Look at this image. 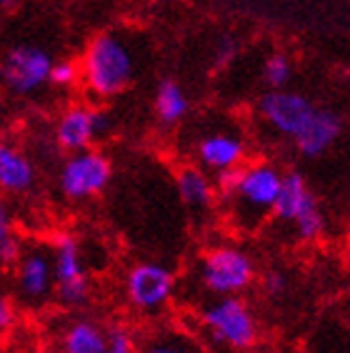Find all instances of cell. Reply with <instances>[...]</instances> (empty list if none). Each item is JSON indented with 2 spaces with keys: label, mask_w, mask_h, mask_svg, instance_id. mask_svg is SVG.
<instances>
[{
  "label": "cell",
  "mask_w": 350,
  "mask_h": 353,
  "mask_svg": "<svg viewBox=\"0 0 350 353\" xmlns=\"http://www.w3.org/2000/svg\"><path fill=\"white\" fill-rule=\"evenodd\" d=\"M135 58L128 43L115 33H101L85 48L81 78L98 98H113L133 83Z\"/></svg>",
  "instance_id": "cell-1"
},
{
  "label": "cell",
  "mask_w": 350,
  "mask_h": 353,
  "mask_svg": "<svg viewBox=\"0 0 350 353\" xmlns=\"http://www.w3.org/2000/svg\"><path fill=\"white\" fill-rule=\"evenodd\" d=\"M280 181H283V173L265 161L243 165L236 188L228 196V201H233L236 221L243 228H253L273 213Z\"/></svg>",
  "instance_id": "cell-2"
},
{
  "label": "cell",
  "mask_w": 350,
  "mask_h": 353,
  "mask_svg": "<svg viewBox=\"0 0 350 353\" xmlns=\"http://www.w3.org/2000/svg\"><path fill=\"white\" fill-rule=\"evenodd\" d=\"M256 281V263L248 253L233 245H220L203 256L200 283L213 296H238Z\"/></svg>",
  "instance_id": "cell-3"
},
{
  "label": "cell",
  "mask_w": 350,
  "mask_h": 353,
  "mask_svg": "<svg viewBox=\"0 0 350 353\" xmlns=\"http://www.w3.org/2000/svg\"><path fill=\"white\" fill-rule=\"evenodd\" d=\"M203 326L213 341L236 351H248L258 341V323L253 311L238 296H225L203 311Z\"/></svg>",
  "instance_id": "cell-4"
},
{
  "label": "cell",
  "mask_w": 350,
  "mask_h": 353,
  "mask_svg": "<svg viewBox=\"0 0 350 353\" xmlns=\"http://www.w3.org/2000/svg\"><path fill=\"white\" fill-rule=\"evenodd\" d=\"M53 55L38 46H15L0 58V83L8 93L30 95L48 83Z\"/></svg>",
  "instance_id": "cell-5"
},
{
  "label": "cell",
  "mask_w": 350,
  "mask_h": 353,
  "mask_svg": "<svg viewBox=\"0 0 350 353\" xmlns=\"http://www.w3.org/2000/svg\"><path fill=\"white\" fill-rule=\"evenodd\" d=\"M113 176L108 156L95 148L70 153L61 168V190L70 201H85L105 190Z\"/></svg>",
  "instance_id": "cell-6"
},
{
  "label": "cell",
  "mask_w": 350,
  "mask_h": 353,
  "mask_svg": "<svg viewBox=\"0 0 350 353\" xmlns=\"http://www.w3.org/2000/svg\"><path fill=\"white\" fill-rule=\"evenodd\" d=\"M53 281L58 299L65 306H83L90 296V281L83 268L81 245L73 236H61L53 248Z\"/></svg>",
  "instance_id": "cell-7"
},
{
  "label": "cell",
  "mask_w": 350,
  "mask_h": 353,
  "mask_svg": "<svg viewBox=\"0 0 350 353\" xmlns=\"http://www.w3.org/2000/svg\"><path fill=\"white\" fill-rule=\"evenodd\" d=\"M15 285L28 306H41L53 293V251L48 245H23L15 263Z\"/></svg>",
  "instance_id": "cell-8"
},
{
  "label": "cell",
  "mask_w": 350,
  "mask_h": 353,
  "mask_svg": "<svg viewBox=\"0 0 350 353\" xmlns=\"http://www.w3.org/2000/svg\"><path fill=\"white\" fill-rule=\"evenodd\" d=\"M260 118L268 123L270 128L276 130L278 136L296 138L303 125L310 121L316 105L305 98V95L296 93V90L280 88V90H268L258 103Z\"/></svg>",
  "instance_id": "cell-9"
},
{
  "label": "cell",
  "mask_w": 350,
  "mask_h": 353,
  "mask_svg": "<svg viewBox=\"0 0 350 353\" xmlns=\"http://www.w3.org/2000/svg\"><path fill=\"white\" fill-rule=\"evenodd\" d=\"M125 291L138 311H158L173 299L175 276L161 263H138L125 279Z\"/></svg>",
  "instance_id": "cell-10"
},
{
  "label": "cell",
  "mask_w": 350,
  "mask_h": 353,
  "mask_svg": "<svg viewBox=\"0 0 350 353\" xmlns=\"http://www.w3.org/2000/svg\"><path fill=\"white\" fill-rule=\"evenodd\" d=\"M108 130V116L88 105L68 108L55 123V143L68 153L93 148V143Z\"/></svg>",
  "instance_id": "cell-11"
},
{
  "label": "cell",
  "mask_w": 350,
  "mask_h": 353,
  "mask_svg": "<svg viewBox=\"0 0 350 353\" xmlns=\"http://www.w3.org/2000/svg\"><path fill=\"white\" fill-rule=\"evenodd\" d=\"M340 133H343V118L338 116L336 110L316 108L310 121L305 123L303 130L293 141H296V148L300 156L318 158L336 145Z\"/></svg>",
  "instance_id": "cell-12"
},
{
  "label": "cell",
  "mask_w": 350,
  "mask_h": 353,
  "mask_svg": "<svg viewBox=\"0 0 350 353\" xmlns=\"http://www.w3.org/2000/svg\"><path fill=\"white\" fill-rule=\"evenodd\" d=\"M198 161L216 173L225 168H238L245 163V143L233 133L205 136L198 143Z\"/></svg>",
  "instance_id": "cell-13"
},
{
  "label": "cell",
  "mask_w": 350,
  "mask_h": 353,
  "mask_svg": "<svg viewBox=\"0 0 350 353\" xmlns=\"http://www.w3.org/2000/svg\"><path fill=\"white\" fill-rule=\"evenodd\" d=\"M35 165L33 161L15 148L13 143L0 141V190L6 193H28L35 185Z\"/></svg>",
  "instance_id": "cell-14"
},
{
  "label": "cell",
  "mask_w": 350,
  "mask_h": 353,
  "mask_svg": "<svg viewBox=\"0 0 350 353\" xmlns=\"http://www.w3.org/2000/svg\"><path fill=\"white\" fill-rule=\"evenodd\" d=\"M316 205H318V198L313 196V190L305 183V178L300 176L298 170L283 173V181H280V190H278L273 213H276L280 221L293 223L298 216H303L305 211L316 208Z\"/></svg>",
  "instance_id": "cell-15"
},
{
  "label": "cell",
  "mask_w": 350,
  "mask_h": 353,
  "mask_svg": "<svg viewBox=\"0 0 350 353\" xmlns=\"http://www.w3.org/2000/svg\"><path fill=\"white\" fill-rule=\"evenodd\" d=\"M175 188H178V196L188 208L193 211H203L213 203L216 198V188H213V181H210L200 168H183L175 178Z\"/></svg>",
  "instance_id": "cell-16"
},
{
  "label": "cell",
  "mask_w": 350,
  "mask_h": 353,
  "mask_svg": "<svg viewBox=\"0 0 350 353\" xmlns=\"http://www.w3.org/2000/svg\"><path fill=\"white\" fill-rule=\"evenodd\" d=\"M63 353H105V331L93 321H78L63 336Z\"/></svg>",
  "instance_id": "cell-17"
},
{
  "label": "cell",
  "mask_w": 350,
  "mask_h": 353,
  "mask_svg": "<svg viewBox=\"0 0 350 353\" xmlns=\"http://www.w3.org/2000/svg\"><path fill=\"white\" fill-rule=\"evenodd\" d=\"M190 103L185 90L181 88V83L175 81H163L158 85V93H155V110H158V118H161L165 125H173V123H181L188 113Z\"/></svg>",
  "instance_id": "cell-18"
},
{
  "label": "cell",
  "mask_w": 350,
  "mask_h": 353,
  "mask_svg": "<svg viewBox=\"0 0 350 353\" xmlns=\"http://www.w3.org/2000/svg\"><path fill=\"white\" fill-rule=\"evenodd\" d=\"M262 75H265V83H268L273 90H280L285 88L290 83V75H293V65L285 55L276 53L270 55L268 63H265V68H262Z\"/></svg>",
  "instance_id": "cell-19"
},
{
  "label": "cell",
  "mask_w": 350,
  "mask_h": 353,
  "mask_svg": "<svg viewBox=\"0 0 350 353\" xmlns=\"http://www.w3.org/2000/svg\"><path fill=\"white\" fill-rule=\"evenodd\" d=\"M293 225H296V233L303 238V241H318L325 231V218H323V211H320V205L305 211L303 216H298L296 221H293Z\"/></svg>",
  "instance_id": "cell-20"
},
{
  "label": "cell",
  "mask_w": 350,
  "mask_h": 353,
  "mask_svg": "<svg viewBox=\"0 0 350 353\" xmlns=\"http://www.w3.org/2000/svg\"><path fill=\"white\" fill-rule=\"evenodd\" d=\"M81 81V65H75L73 61H61L50 65V75H48V83H53L58 88H70Z\"/></svg>",
  "instance_id": "cell-21"
},
{
  "label": "cell",
  "mask_w": 350,
  "mask_h": 353,
  "mask_svg": "<svg viewBox=\"0 0 350 353\" xmlns=\"http://www.w3.org/2000/svg\"><path fill=\"white\" fill-rule=\"evenodd\" d=\"M23 253V243L15 236H8L0 241V265L3 268H15Z\"/></svg>",
  "instance_id": "cell-22"
},
{
  "label": "cell",
  "mask_w": 350,
  "mask_h": 353,
  "mask_svg": "<svg viewBox=\"0 0 350 353\" xmlns=\"http://www.w3.org/2000/svg\"><path fill=\"white\" fill-rule=\"evenodd\" d=\"M105 353H133V339L128 331L113 328L105 333Z\"/></svg>",
  "instance_id": "cell-23"
},
{
  "label": "cell",
  "mask_w": 350,
  "mask_h": 353,
  "mask_svg": "<svg viewBox=\"0 0 350 353\" xmlns=\"http://www.w3.org/2000/svg\"><path fill=\"white\" fill-rule=\"evenodd\" d=\"M240 168L243 165H238V168H225L218 173V188H220V193L225 198L233 193V188H236L238 183V178H240Z\"/></svg>",
  "instance_id": "cell-24"
},
{
  "label": "cell",
  "mask_w": 350,
  "mask_h": 353,
  "mask_svg": "<svg viewBox=\"0 0 350 353\" xmlns=\"http://www.w3.org/2000/svg\"><path fill=\"white\" fill-rule=\"evenodd\" d=\"M15 323V308L13 303L0 293V333H6L8 328Z\"/></svg>",
  "instance_id": "cell-25"
},
{
  "label": "cell",
  "mask_w": 350,
  "mask_h": 353,
  "mask_svg": "<svg viewBox=\"0 0 350 353\" xmlns=\"http://www.w3.org/2000/svg\"><path fill=\"white\" fill-rule=\"evenodd\" d=\"M262 285H265V291H268L270 296H280V293L285 291V285H288V281H285L283 273L273 271V273H268V276H265Z\"/></svg>",
  "instance_id": "cell-26"
},
{
  "label": "cell",
  "mask_w": 350,
  "mask_h": 353,
  "mask_svg": "<svg viewBox=\"0 0 350 353\" xmlns=\"http://www.w3.org/2000/svg\"><path fill=\"white\" fill-rule=\"evenodd\" d=\"M8 236H13V213H10V205L0 198V241Z\"/></svg>",
  "instance_id": "cell-27"
},
{
  "label": "cell",
  "mask_w": 350,
  "mask_h": 353,
  "mask_svg": "<svg viewBox=\"0 0 350 353\" xmlns=\"http://www.w3.org/2000/svg\"><path fill=\"white\" fill-rule=\"evenodd\" d=\"M145 353H198V351L190 346H183V343H165V341H161V343H153Z\"/></svg>",
  "instance_id": "cell-28"
},
{
  "label": "cell",
  "mask_w": 350,
  "mask_h": 353,
  "mask_svg": "<svg viewBox=\"0 0 350 353\" xmlns=\"http://www.w3.org/2000/svg\"><path fill=\"white\" fill-rule=\"evenodd\" d=\"M233 55H236V43L230 41V38H225V41L220 43V48H218V61L230 63L233 61Z\"/></svg>",
  "instance_id": "cell-29"
},
{
  "label": "cell",
  "mask_w": 350,
  "mask_h": 353,
  "mask_svg": "<svg viewBox=\"0 0 350 353\" xmlns=\"http://www.w3.org/2000/svg\"><path fill=\"white\" fill-rule=\"evenodd\" d=\"M18 3H21V0H0V10H13Z\"/></svg>",
  "instance_id": "cell-30"
},
{
  "label": "cell",
  "mask_w": 350,
  "mask_h": 353,
  "mask_svg": "<svg viewBox=\"0 0 350 353\" xmlns=\"http://www.w3.org/2000/svg\"><path fill=\"white\" fill-rule=\"evenodd\" d=\"M3 118H6V103H3V93H0V125H3Z\"/></svg>",
  "instance_id": "cell-31"
}]
</instances>
